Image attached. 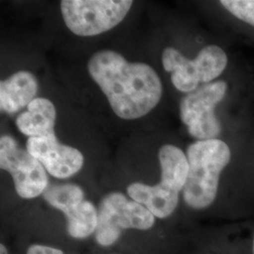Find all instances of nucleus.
<instances>
[{"instance_id":"obj_1","label":"nucleus","mask_w":254,"mask_h":254,"mask_svg":"<svg viewBox=\"0 0 254 254\" xmlns=\"http://www.w3.org/2000/svg\"><path fill=\"white\" fill-rule=\"evenodd\" d=\"M88 70L120 118H141L161 99L162 83L148 64L128 63L115 51L102 50L91 57Z\"/></svg>"},{"instance_id":"obj_2","label":"nucleus","mask_w":254,"mask_h":254,"mask_svg":"<svg viewBox=\"0 0 254 254\" xmlns=\"http://www.w3.org/2000/svg\"><path fill=\"white\" fill-rule=\"evenodd\" d=\"M187 156L190 173L183 190L186 203L196 210L209 207L217 198L220 175L231 160L229 146L220 139L198 140Z\"/></svg>"},{"instance_id":"obj_3","label":"nucleus","mask_w":254,"mask_h":254,"mask_svg":"<svg viewBox=\"0 0 254 254\" xmlns=\"http://www.w3.org/2000/svg\"><path fill=\"white\" fill-rule=\"evenodd\" d=\"M133 5L131 0H64L62 13L75 35L95 36L116 27Z\"/></svg>"},{"instance_id":"obj_4","label":"nucleus","mask_w":254,"mask_h":254,"mask_svg":"<svg viewBox=\"0 0 254 254\" xmlns=\"http://www.w3.org/2000/svg\"><path fill=\"white\" fill-rule=\"evenodd\" d=\"M155 223V217L135 200H130L121 192L106 195L99 204L98 224L95 240L101 246L113 245L123 229L149 230Z\"/></svg>"},{"instance_id":"obj_5","label":"nucleus","mask_w":254,"mask_h":254,"mask_svg":"<svg viewBox=\"0 0 254 254\" xmlns=\"http://www.w3.org/2000/svg\"><path fill=\"white\" fill-rule=\"evenodd\" d=\"M227 83L212 82L188 94L181 102L180 116L191 136L200 139H215L220 134L221 126L215 109L224 98Z\"/></svg>"},{"instance_id":"obj_6","label":"nucleus","mask_w":254,"mask_h":254,"mask_svg":"<svg viewBox=\"0 0 254 254\" xmlns=\"http://www.w3.org/2000/svg\"><path fill=\"white\" fill-rule=\"evenodd\" d=\"M0 168L11 175L16 192L23 199H34L48 188L45 167L11 136L0 138Z\"/></svg>"},{"instance_id":"obj_7","label":"nucleus","mask_w":254,"mask_h":254,"mask_svg":"<svg viewBox=\"0 0 254 254\" xmlns=\"http://www.w3.org/2000/svg\"><path fill=\"white\" fill-rule=\"evenodd\" d=\"M27 151L52 176L60 179L78 173L84 164L83 154L73 147L60 143L56 135L28 137Z\"/></svg>"},{"instance_id":"obj_8","label":"nucleus","mask_w":254,"mask_h":254,"mask_svg":"<svg viewBox=\"0 0 254 254\" xmlns=\"http://www.w3.org/2000/svg\"><path fill=\"white\" fill-rule=\"evenodd\" d=\"M38 91L36 77L27 71H19L0 82V109L13 114L28 106Z\"/></svg>"},{"instance_id":"obj_9","label":"nucleus","mask_w":254,"mask_h":254,"mask_svg":"<svg viewBox=\"0 0 254 254\" xmlns=\"http://www.w3.org/2000/svg\"><path fill=\"white\" fill-rule=\"evenodd\" d=\"M127 193L132 200L145 206L155 218H169L179 202V193L160 183L155 186L133 183L128 186Z\"/></svg>"},{"instance_id":"obj_10","label":"nucleus","mask_w":254,"mask_h":254,"mask_svg":"<svg viewBox=\"0 0 254 254\" xmlns=\"http://www.w3.org/2000/svg\"><path fill=\"white\" fill-rule=\"evenodd\" d=\"M57 112L53 103L46 98H35L27 110L16 119L19 131L29 136H47L55 135Z\"/></svg>"},{"instance_id":"obj_11","label":"nucleus","mask_w":254,"mask_h":254,"mask_svg":"<svg viewBox=\"0 0 254 254\" xmlns=\"http://www.w3.org/2000/svg\"><path fill=\"white\" fill-rule=\"evenodd\" d=\"M158 157L161 167L160 184L178 193L183 192L190 173L187 154L180 148L167 144L160 148Z\"/></svg>"},{"instance_id":"obj_12","label":"nucleus","mask_w":254,"mask_h":254,"mask_svg":"<svg viewBox=\"0 0 254 254\" xmlns=\"http://www.w3.org/2000/svg\"><path fill=\"white\" fill-rule=\"evenodd\" d=\"M164 69L172 73L174 87L182 92H192L197 90L200 82L197 64L189 60L173 47H167L162 54Z\"/></svg>"},{"instance_id":"obj_13","label":"nucleus","mask_w":254,"mask_h":254,"mask_svg":"<svg viewBox=\"0 0 254 254\" xmlns=\"http://www.w3.org/2000/svg\"><path fill=\"white\" fill-rule=\"evenodd\" d=\"M67 232L75 239H84L95 233L98 224V210L89 200H83L65 214Z\"/></svg>"},{"instance_id":"obj_14","label":"nucleus","mask_w":254,"mask_h":254,"mask_svg":"<svg viewBox=\"0 0 254 254\" xmlns=\"http://www.w3.org/2000/svg\"><path fill=\"white\" fill-rule=\"evenodd\" d=\"M194 61L198 67L200 82L207 83L223 73L227 66L228 57L221 47L208 46L200 50Z\"/></svg>"},{"instance_id":"obj_15","label":"nucleus","mask_w":254,"mask_h":254,"mask_svg":"<svg viewBox=\"0 0 254 254\" xmlns=\"http://www.w3.org/2000/svg\"><path fill=\"white\" fill-rule=\"evenodd\" d=\"M44 198L49 205L66 214L84 200V192L74 184L57 185L47 188Z\"/></svg>"},{"instance_id":"obj_16","label":"nucleus","mask_w":254,"mask_h":254,"mask_svg":"<svg viewBox=\"0 0 254 254\" xmlns=\"http://www.w3.org/2000/svg\"><path fill=\"white\" fill-rule=\"evenodd\" d=\"M220 4L236 18L254 27V0H222Z\"/></svg>"},{"instance_id":"obj_17","label":"nucleus","mask_w":254,"mask_h":254,"mask_svg":"<svg viewBox=\"0 0 254 254\" xmlns=\"http://www.w3.org/2000/svg\"><path fill=\"white\" fill-rule=\"evenodd\" d=\"M27 254H64L63 251L49 246L31 245L27 249Z\"/></svg>"},{"instance_id":"obj_18","label":"nucleus","mask_w":254,"mask_h":254,"mask_svg":"<svg viewBox=\"0 0 254 254\" xmlns=\"http://www.w3.org/2000/svg\"><path fill=\"white\" fill-rule=\"evenodd\" d=\"M0 254H8V251H7V248L3 244L0 245Z\"/></svg>"},{"instance_id":"obj_19","label":"nucleus","mask_w":254,"mask_h":254,"mask_svg":"<svg viewBox=\"0 0 254 254\" xmlns=\"http://www.w3.org/2000/svg\"><path fill=\"white\" fill-rule=\"evenodd\" d=\"M252 254H254V235L253 237V243H252Z\"/></svg>"}]
</instances>
